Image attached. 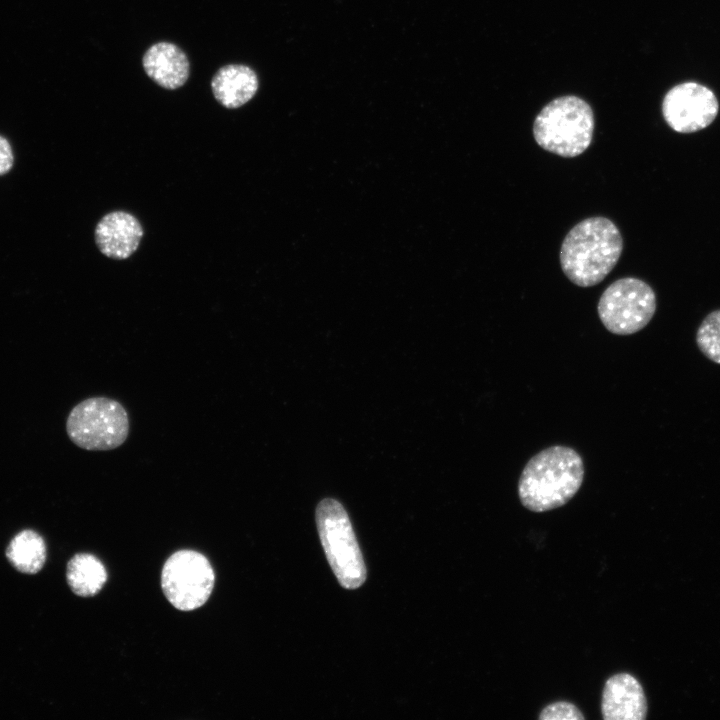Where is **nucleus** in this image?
<instances>
[{"mask_svg":"<svg viewBox=\"0 0 720 720\" xmlns=\"http://www.w3.org/2000/svg\"><path fill=\"white\" fill-rule=\"evenodd\" d=\"M584 463L571 447L554 445L535 454L518 481L522 505L533 512L556 509L570 501L584 479Z\"/></svg>","mask_w":720,"mask_h":720,"instance_id":"f257e3e1","label":"nucleus"},{"mask_svg":"<svg viewBox=\"0 0 720 720\" xmlns=\"http://www.w3.org/2000/svg\"><path fill=\"white\" fill-rule=\"evenodd\" d=\"M623 250L618 227L596 216L577 223L565 236L560 265L565 276L579 287L600 283L617 264Z\"/></svg>","mask_w":720,"mask_h":720,"instance_id":"f03ea898","label":"nucleus"},{"mask_svg":"<svg viewBox=\"0 0 720 720\" xmlns=\"http://www.w3.org/2000/svg\"><path fill=\"white\" fill-rule=\"evenodd\" d=\"M594 115L583 99L569 95L549 102L537 115L533 136L544 150L565 158L582 154L590 146Z\"/></svg>","mask_w":720,"mask_h":720,"instance_id":"7ed1b4c3","label":"nucleus"},{"mask_svg":"<svg viewBox=\"0 0 720 720\" xmlns=\"http://www.w3.org/2000/svg\"><path fill=\"white\" fill-rule=\"evenodd\" d=\"M316 523L327 560L341 586L360 587L366 580V567L350 519L340 502L323 499L316 509Z\"/></svg>","mask_w":720,"mask_h":720,"instance_id":"20e7f679","label":"nucleus"},{"mask_svg":"<svg viewBox=\"0 0 720 720\" xmlns=\"http://www.w3.org/2000/svg\"><path fill=\"white\" fill-rule=\"evenodd\" d=\"M70 440L89 451H109L121 446L129 434V417L117 400L97 396L78 403L66 421Z\"/></svg>","mask_w":720,"mask_h":720,"instance_id":"39448f33","label":"nucleus"},{"mask_svg":"<svg viewBox=\"0 0 720 720\" xmlns=\"http://www.w3.org/2000/svg\"><path fill=\"white\" fill-rule=\"evenodd\" d=\"M656 294L641 279L625 277L611 283L600 296L597 312L604 327L616 335L642 330L656 312Z\"/></svg>","mask_w":720,"mask_h":720,"instance_id":"423d86ee","label":"nucleus"},{"mask_svg":"<svg viewBox=\"0 0 720 720\" xmlns=\"http://www.w3.org/2000/svg\"><path fill=\"white\" fill-rule=\"evenodd\" d=\"M214 580V571L204 555L180 550L165 562L161 585L166 598L175 608L190 611L208 600Z\"/></svg>","mask_w":720,"mask_h":720,"instance_id":"0eeeda50","label":"nucleus"},{"mask_svg":"<svg viewBox=\"0 0 720 720\" xmlns=\"http://www.w3.org/2000/svg\"><path fill=\"white\" fill-rule=\"evenodd\" d=\"M718 112L719 102L714 92L696 82H683L672 87L662 102L664 120L678 133H694L707 128Z\"/></svg>","mask_w":720,"mask_h":720,"instance_id":"6e6552de","label":"nucleus"},{"mask_svg":"<svg viewBox=\"0 0 720 720\" xmlns=\"http://www.w3.org/2000/svg\"><path fill=\"white\" fill-rule=\"evenodd\" d=\"M144 231L139 220L126 211L104 215L95 228V243L106 257L124 260L139 247Z\"/></svg>","mask_w":720,"mask_h":720,"instance_id":"1a4fd4ad","label":"nucleus"},{"mask_svg":"<svg viewBox=\"0 0 720 720\" xmlns=\"http://www.w3.org/2000/svg\"><path fill=\"white\" fill-rule=\"evenodd\" d=\"M601 712L605 720H643L647 702L641 684L628 673L611 676L604 685Z\"/></svg>","mask_w":720,"mask_h":720,"instance_id":"9d476101","label":"nucleus"},{"mask_svg":"<svg viewBox=\"0 0 720 720\" xmlns=\"http://www.w3.org/2000/svg\"><path fill=\"white\" fill-rule=\"evenodd\" d=\"M142 64L155 83L169 90L183 86L190 74L186 54L171 42H157L150 46L144 53Z\"/></svg>","mask_w":720,"mask_h":720,"instance_id":"9b49d317","label":"nucleus"},{"mask_svg":"<svg viewBox=\"0 0 720 720\" xmlns=\"http://www.w3.org/2000/svg\"><path fill=\"white\" fill-rule=\"evenodd\" d=\"M211 89L215 99L225 108L236 109L256 94L258 78L255 71L242 64H228L214 74Z\"/></svg>","mask_w":720,"mask_h":720,"instance_id":"f8f14e48","label":"nucleus"},{"mask_svg":"<svg viewBox=\"0 0 720 720\" xmlns=\"http://www.w3.org/2000/svg\"><path fill=\"white\" fill-rule=\"evenodd\" d=\"M67 582L71 590L81 597L97 594L107 580L104 565L94 555H75L67 565Z\"/></svg>","mask_w":720,"mask_h":720,"instance_id":"ddd939ff","label":"nucleus"},{"mask_svg":"<svg viewBox=\"0 0 720 720\" xmlns=\"http://www.w3.org/2000/svg\"><path fill=\"white\" fill-rule=\"evenodd\" d=\"M10 563L20 572L37 573L46 559V546L42 537L32 530H24L10 542L7 552Z\"/></svg>","mask_w":720,"mask_h":720,"instance_id":"4468645a","label":"nucleus"},{"mask_svg":"<svg viewBox=\"0 0 720 720\" xmlns=\"http://www.w3.org/2000/svg\"><path fill=\"white\" fill-rule=\"evenodd\" d=\"M696 342L700 351L720 364V309L710 312L700 324Z\"/></svg>","mask_w":720,"mask_h":720,"instance_id":"2eb2a0df","label":"nucleus"},{"mask_svg":"<svg viewBox=\"0 0 720 720\" xmlns=\"http://www.w3.org/2000/svg\"><path fill=\"white\" fill-rule=\"evenodd\" d=\"M541 720H582L584 715L572 703L559 701L546 706L540 713Z\"/></svg>","mask_w":720,"mask_h":720,"instance_id":"dca6fc26","label":"nucleus"},{"mask_svg":"<svg viewBox=\"0 0 720 720\" xmlns=\"http://www.w3.org/2000/svg\"><path fill=\"white\" fill-rule=\"evenodd\" d=\"M14 164V154L10 142L0 135V175L8 173Z\"/></svg>","mask_w":720,"mask_h":720,"instance_id":"f3484780","label":"nucleus"}]
</instances>
